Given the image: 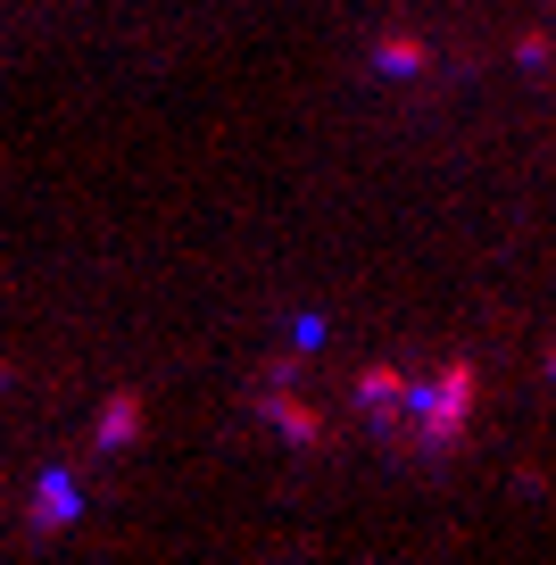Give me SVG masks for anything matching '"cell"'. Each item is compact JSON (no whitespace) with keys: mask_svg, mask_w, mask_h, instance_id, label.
<instances>
[{"mask_svg":"<svg viewBox=\"0 0 556 565\" xmlns=\"http://www.w3.org/2000/svg\"><path fill=\"white\" fill-rule=\"evenodd\" d=\"M473 366H440V374H407V399L399 416H391V441L407 449V458H449L457 441H466L473 424Z\"/></svg>","mask_w":556,"mask_h":565,"instance_id":"1","label":"cell"},{"mask_svg":"<svg viewBox=\"0 0 556 565\" xmlns=\"http://www.w3.org/2000/svg\"><path fill=\"white\" fill-rule=\"evenodd\" d=\"M416 58H424L416 42H383V67H391V75H407V67H416Z\"/></svg>","mask_w":556,"mask_h":565,"instance_id":"4","label":"cell"},{"mask_svg":"<svg viewBox=\"0 0 556 565\" xmlns=\"http://www.w3.org/2000/svg\"><path fill=\"white\" fill-rule=\"evenodd\" d=\"M67 515H75V482L51 475V482L34 491V524H67Z\"/></svg>","mask_w":556,"mask_h":565,"instance_id":"2","label":"cell"},{"mask_svg":"<svg viewBox=\"0 0 556 565\" xmlns=\"http://www.w3.org/2000/svg\"><path fill=\"white\" fill-rule=\"evenodd\" d=\"M133 424H141V399H133V391H125V399H117V407H108V416H100V449L133 441Z\"/></svg>","mask_w":556,"mask_h":565,"instance_id":"3","label":"cell"}]
</instances>
